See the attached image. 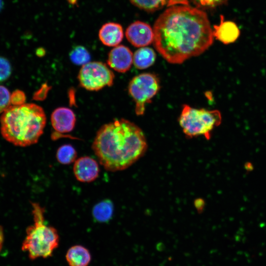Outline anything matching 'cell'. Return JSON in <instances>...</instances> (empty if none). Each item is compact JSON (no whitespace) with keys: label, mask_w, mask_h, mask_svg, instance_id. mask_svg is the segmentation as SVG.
<instances>
[{"label":"cell","mask_w":266,"mask_h":266,"mask_svg":"<svg viewBox=\"0 0 266 266\" xmlns=\"http://www.w3.org/2000/svg\"><path fill=\"white\" fill-rule=\"evenodd\" d=\"M154 46L168 63L179 64L203 53L214 35L208 16L189 5L169 6L156 20Z\"/></svg>","instance_id":"obj_1"},{"label":"cell","mask_w":266,"mask_h":266,"mask_svg":"<svg viewBox=\"0 0 266 266\" xmlns=\"http://www.w3.org/2000/svg\"><path fill=\"white\" fill-rule=\"evenodd\" d=\"M147 148L142 131L125 119H115L102 126L92 144L100 163L110 171L129 167L143 155Z\"/></svg>","instance_id":"obj_2"},{"label":"cell","mask_w":266,"mask_h":266,"mask_svg":"<svg viewBox=\"0 0 266 266\" xmlns=\"http://www.w3.org/2000/svg\"><path fill=\"white\" fill-rule=\"evenodd\" d=\"M2 137L14 145L26 147L38 141L43 133L46 117L43 109L34 103L10 106L0 117Z\"/></svg>","instance_id":"obj_3"},{"label":"cell","mask_w":266,"mask_h":266,"mask_svg":"<svg viewBox=\"0 0 266 266\" xmlns=\"http://www.w3.org/2000/svg\"><path fill=\"white\" fill-rule=\"evenodd\" d=\"M33 223L26 229L22 250L28 252L31 260L52 255L59 244V235L54 227L46 224L45 210L38 203L31 202Z\"/></svg>","instance_id":"obj_4"},{"label":"cell","mask_w":266,"mask_h":266,"mask_svg":"<svg viewBox=\"0 0 266 266\" xmlns=\"http://www.w3.org/2000/svg\"><path fill=\"white\" fill-rule=\"evenodd\" d=\"M221 113L217 110L197 109L184 104L179 117V124L187 136L202 135L209 139L211 132L221 124Z\"/></svg>","instance_id":"obj_5"},{"label":"cell","mask_w":266,"mask_h":266,"mask_svg":"<svg viewBox=\"0 0 266 266\" xmlns=\"http://www.w3.org/2000/svg\"><path fill=\"white\" fill-rule=\"evenodd\" d=\"M160 89L157 77L152 73H144L134 77L128 86L129 93L135 102V113L142 115L145 112V105L151 102Z\"/></svg>","instance_id":"obj_6"},{"label":"cell","mask_w":266,"mask_h":266,"mask_svg":"<svg viewBox=\"0 0 266 266\" xmlns=\"http://www.w3.org/2000/svg\"><path fill=\"white\" fill-rule=\"evenodd\" d=\"M77 78L82 88L88 91H97L112 86L114 74L101 62H89L82 66Z\"/></svg>","instance_id":"obj_7"},{"label":"cell","mask_w":266,"mask_h":266,"mask_svg":"<svg viewBox=\"0 0 266 266\" xmlns=\"http://www.w3.org/2000/svg\"><path fill=\"white\" fill-rule=\"evenodd\" d=\"M127 40L134 46L142 47L154 41L153 29L148 24L136 21L130 24L125 33Z\"/></svg>","instance_id":"obj_8"},{"label":"cell","mask_w":266,"mask_h":266,"mask_svg":"<svg viewBox=\"0 0 266 266\" xmlns=\"http://www.w3.org/2000/svg\"><path fill=\"white\" fill-rule=\"evenodd\" d=\"M73 171L76 179L81 182H90L99 176L98 163L89 156L81 157L74 162Z\"/></svg>","instance_id":"obj_9"},{"label":"cell","mask_w":266,"mask_h":266,"mask_svg":"<svg viewBox=\"0 0 266 266\" xmlns=\"http://www.w3.org/2000/svg\"><path fill=\"white\" fill-rule=\"evenodd\" d=\"M107 62L108 65L115 71L124 73L131 67L133 62V55L128 47L118 45L109 52Z\"/></svg>","instance_id":"obj_10"},{"label":"cell","mask_w":266,"mask_h":266,"mask_svg":"<svg viewBox=\"0 0 266 266\" xmlns=\"http://www.w3.org/2000/svg\"><path fill=\"white\" fill-rule=\"evenodd\" d=\"M51 122L53 129L58 133H66L72 131L75 125L76 117L70 108L60 107L51 114Z\"/></svg>","instance_id":"obj_11"},{"label":"cell","mask_w":266,"mask_h":266,"mask_svg":"<svg viewBox=\"0 0 266 266\" xmlns=\"http://www.w3.org/2000/svg\"><path fill=\"white\" fill-rule=\"evenodd\" d=\"M124 36L122 26L115 22L104 24L99 32V37L101 43L105 46L115 47L119 44Z\"/></svg>","instance_id":"obj_12"},{"label":"cell","mask_w":266,"mask_h":266,"mask_svg":"<svg viewBox=\"0 0 266 266\" xmlns=\"http://www.w3.org/2000/svg\"><path fill=\"white\" fill-rule=\"evenodd\" d=\"M213 33L217 39L227 44L234 42L238 38L240 32L238 27L234 22L224 21L222 16L219 24L214 26Z\"/></svg>","instance_id":"obj_13"},{"label":"cell","mask_w":266,"mask_h":266,"mask_svg":"<svg viewBox=\"0 0 266 266\" xmlns=\"http://www.w3.org/2000/svg\"><path fill=\"white\" fill-rule=\"evenodd\" d=\"M66 258L69 266H88L91 261V256L86 248L76 245L68 249Z\"/></svg>","instance_id":"obj_14"},{"label":"cell","mask_w":266,"mask_h":266,"mask_svg":"<svg viewBox=\"0 0 266 266\" xmlns=\"http://www.w3.org/2000/svg\"><path fill=\"white\" fill-rule=\"evenodd\" d=\"M156 57V54L152 48L142 47L134 53L133 62L137 68L145 69L154 64Z\"/></svg>","instance_id":"obj_15"},{"label":"cell","mask_w":266,"mask_h":266,"mask_svg":"<svg viewBox=\"0 0 266 266\" xmlns=\"http://www.w3.org/2000/svg\"><path fill=\"white\" fill-rule=\"evenodd\" d=\"M113 209L112 201L109 200H105L99 202L93 207V216L98 222H107L112 216Z\"/></svg>","instance_id":"obj_16"},{"label":"cell","mask_w":266,"mask_h":266,"mask_svg":"<svg viewBox=\"0 0 266 266\" xmlns=\"http://www.w3.org/2000/svg\"><path fill=\"white\" fill-rule=\"evenodd\" d=\"M76 157L77 152L70 144L62 145L57 151V160L63 165L70 164L76 161Z\"/></svg>","instance_id":"obj_17"},{"label":"cell","mask_w":266,"mask_h":266,"mask_svg":"<svg viewBox=\"0 0 266 266\" xmlns=\"http://www.w3.org/2000/svg\"><path fill=\"white\" fill-rule=\"evenodd\" d=\"M71 62L77 65H84L90 62L91 56L85 47L78 45L73 47L69 53Z\"/></svg>","instance_id":"obj_18"},{"label":"cell","mask_w":266,"mask_h":266,"mask_svg":"<svg viewBox=\"0 0 266 266\" xmlns=\"http://www.w3.org/2000/svg\"><path fill=\"white\" fill-rule=\"evenodd\" d=\"M135 6L147 11H154L167 4L168 0H130Z\"/></svg>","instance_id":"obj_19"},{"label":"cell","mask_w":266,"mask_h":266,"mask_svg":"<svg viewBox=\"0 0 266 266\" xmlns=\"http://www.w3.org/2000/svg\"><path fill=\"white\" fill-rule=\"evenodd\" d=\"M10 97L9 90L4 86L0 85V114L10 106Z\"/></svg>","instance_id":"obj_20"},{"label":"cell","mask_w":266,"mask_h":266,"mask_svg":"<svg viewBox=\"0 0 266 266\" xmlns=\"http://www.w3.org/2000/svg\"><path fill=\"white\" fill-rule=\"evenodd\" d=\"M11 66L9 61L0 56V83L7 80L11 75Z\"/></svg>","instance_id":"obj_21"},{"label":"cell","mask_w":266,"mask_h":266,"mask_svg":"<svg viewBox=\"0 0 266 266\" xmlns=\"http://www.w3.org/2000/svg\"><path fill=\"white\" fill-rule=\"evenodd\" d=\"M26 95L21 90H15L10 97L11 103L13 105H19L25 103Z\"/></svg>","instance_id":"obj_22"},{"label":"cell","mask_w":266,"mask_h":266,"mask_svg":"<svg viewBox=\"0 0 266 266\" xmlns=\"http://www.w3.org/2000/svg\"><path fill=\"white\" fill-rule=\"evenodd\" d=\"M202 7H214L225 3L228 0H193Z\"/></svg>","instance_id":"obj_23"},{"label":"cell","mask_w":266,"mask_h":266,"mask_svg":"<svg viewBox=\"0 0 266 266\" xmlns=\"http://www.w3.org/2000/svg\"><path fill=\"white\" fill-rule=\"evenodd\" d=\"M188 0H168L167 5L168 6H174L176 4L188 5Z\"/></svg>","instance_id":"obj_24"},{"label":"cell","mask_w":266,"mask_h":266,"mask_svg":"<svg viewBox=\"0 0 266 266\" xmlns=\"http://www.w3.org/2000/svg\"><path fill=\"white\" fill-rule=\"evenodd\" d=\"M2 229L1 228H0V250L1 249V246H2V238H3V236L2 235Z\"/></svg>","instance_id":"obj_25"},{"label":"cell","mask_w":266,"mask_h":266,"mask_svg":"<svg viewBox=\"0 0 266 266\" xmlns=\"http://www.w3.org/2000/svg\"><path fill=\"white\" fill-rule=\"evenodd\" d=\"M76 0H68V2L71 3H74L75 2H76Z\"/></svg>","instance_id":"obj_26"},{"label":"cell","mask_w":266,"mask_h":266,"mask_svg":"<svg viewBox=\"0 0 266 266\" xmlns=\"http://www.w3.org/2000/svg\"><path fill=\"white\" fill-rule=\"evenodd\" d=\"M1 0H0V8H1Z\"/></svg>","instance_id":"obj_27"}]
</instances>
